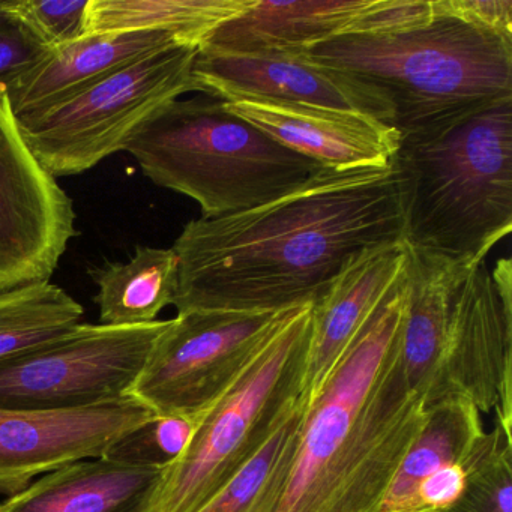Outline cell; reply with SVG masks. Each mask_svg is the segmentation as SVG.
Returning <instances> with one entry per match:
<instances>
[{
  "mask_svg": "<svg viewBox=\"0 0 512 512\" xmlns=\"http://www.w3.org/2000/svg\"><path fill=\"white\" fill-rule=\"evenodd\" d=\"M406 181L383 169H322L250 211L185 224L173 307L283 311L314 304L365 248L404 239Z\"/></svg>",
  "mask_w": 512,
  "mask_h": 512,
  "instance_id": "cell-1",
  "label": "cell"
},
{
  "mask_svg": "<svg viewBox=\"0 0 512 512\" xmlns=\"http://www.w3.org/2000/svg\"><path fill=\"white\" fill-rule=\"evenodd\" d=\"M406 295L404 266L305 409L274 512H380L427 416L401 358Z\"/></svg>",
  "mask_w": 512,
  "mask_h": 512,
  "instance_id": "cell-2",
  "label": "cell"
},
{
  "mask_svg": "<svg viewBox=\"0 0 512 512\" xmlns=\"http://www.w3.org/2000/svg\"><path fill=\"white\" fill-rule=\"evenodd\" d=\"M404 244L475 268L512 229V95L403 134Z\"/></svg>",
  "mask_w": 512,
  "mask_h": 512,
  "instance_id": "cell-3",
  "label": "cell"
},
{
  "mask_svg": "<svg viewBox=\"0 0 512 512\" xmlns=\"http://www.w3.org/2000/svg\"><path fill=\"white\" fill-rule=\"evenodd\" d=\"M376 91L400 136L512 95V40L448 13L391 31L337 37L304 53Z\"/></svg>",
  "mask_w": 512,
  "mask_h": 512,
  "instance_id": "cell-4",
  "label": "cell"
},
{
  "mask_svg": "<svg viewBox=\"0 0 512 512\" xmlns=\"http://www.w3.org/2000/svg\"><path fill=\"white\" fill-rule=\"evenodd\" d=\"M124 152L155 185L193 199L203 218L265 205L322 170L209 95L164 104L131 134Z\"/></svg>",
  "mask_w": 512,
  "mask_h": 512,
  "instance_id": "cell-5",
  "label": "cell"
},
{
  "mask_svg": "<svg viewBox=\"0 0 512 512\" xmlns=\"http://www.w3.org/2000/svg\"><path fill=\"white\" fill-rule=\"evenodd\" d=\"M313 304L292 308L163 470L149 512H199L262 451L301 401Z\"/></svg>",
  "mask_w": 512,
  "mask_h": 512,
  "instance_id": "cell-6",
  "label": "cell"
},
{
  "mask_svg": "<svg viewBox=\"0 0 512 512\" xmlns=\"http://www.w3.org/2000/svg\"><path fill=\"white\" fill-rule=\"evenodd\" d=\"M197 53L194 44H172L55 106L16 116L23 139L56 179L88 172L124 151L164 104L196 92Z\"/></svg>",
  "mask_w": 512,
  "mask_h": 512,
  "instance_id": "cell-7",
  "label": "cell"
},
{
  "mask_svg": "<svg viewBox=\"0 0 512 512\" xmlns=\"http://www.w3.org/2000/svg\"><path fill=\"white\" fill-rule=\"evenodd\" d=\"M169 323H80L44 346L0 362V407L70 410L130 397Z\"/></svg>",
  "mask_w": 512,
  "mask_h": 512,
  "instance_id": "cell-8",
  "label": "cell"
},
{
  "mask_svg": "<svg viewBox=\"0 0 512 512\" xmlns=\"http://www.w3.org/2000/svg\"><path fill=\"white\" fill-rule=\"evenodd\" d=\"M290 310L178 313L155 341L131 397L155 415L199 424Z\"/></svg>",
  "mask_w": 512,
  "mask_h": 512,
  "instance_id": "cell-9",
  "label": "cell"
},
{
  "mask_svg": "<svg viewBox=\"0 0 512 512\" xmlns=\"http://www.w3.org/2000/svg\"><path fill=\"white\" fill-rule=\"evenodd\" d=\"M76 220L73 199L23 139L0 85V290L50 281Z\"/></svg>",
  "mask_w": 512,
  "mask_h": 512,
  "instance_id": "cell-10",
  "label": "cell"
},
{
  "mask_svg": "<svg viewBox=\"0 0 512 512\" xmlns=\"http://www.w3.org/2000/svg\"><path fill=\"white\" fill-rule=\"evenodd\" d=\"M154 416L131 395L83 409L0 407V494L14 496L37 476L103 457L113 443Z\"/></svg>",
  "mask_w": 512,
  "mask_h": 512,
  "instance_id": "cell-11",
  "label": "cell"
},
{
  "mask_svg": "<svg viewBox=\"0 0 512 512\" xmlns=\"http://www.w3.org/2000/svg\"><path fill=\"white\" fill-rule=\"evenodd\" d=\"M433 0H256L215 29L199 50L215 53H305L337 37L391 31L424 19Z\"/></svg>",
  "mask_w": 512,
  "mask_h": 512,
  "instance_id": "cell-12",
  "label": "cell"
},
{
  "mask_svg": "<svg viewBox=\"0 0 512 512\" xmlns=\"http://www.w3.org/2000/svg\"><path fill=\"white\" fill-rule=\"evenodd\" d=\"M512 308L497 292L487 263L464 280L446 335L440 401L466 397L479 412L511 428Z\"/></svg>",
  "mask_w": 512,
  "mask_h": 512,
  "instance_id": "cell-13",
  "label": "cell"
},
{
  "mask_svg": "<svg viewBox=\"0 0 512 512\" xmlns=\"http://www.w3.org/2000/svg\"><path fill=\"white\" fill-rule=\"evenodd\" d=\"M196 92L223 101L260 100L326 107L370 116L392 127L391 107L368 86L304 53H215L199 50Z\"/></svg>",
  "mask_w": 512,
  "mask_h": 512,
  "instance_id": "cell-14",
  "label": "cell"
},
{
  "mask_svg": "<svg viewBox=\"0 0 512 512\" xmlns=\"http://www.w3.org/2000/svg\"><path fill=\"white\" fill-rule=\"evenodd\" d=\"M224 103L233 115L322 169H383L394 163L400 146L395 128L359 113L278 101Z\"/></svg>",
  "mask_w": 512,
  "mask_h": 512,
  "instance_id": "cell-15",
  "label": "cell"
},
{
  "mask_svg": "<svg viewBox=\"0 0 512 512\" xmlns=\"http://www.w3.org/2000/svg\"><path fill=\"white\" fill-rule=\"evenodd\" d=\"M404 241L365 248L329 284L311 310V338L301 400L313 403L329 371L358 334L388 290L403 274Z\"/></svg>",
  "mask_w": 512,
  "mask_h": 512,
  "instance_id": "cell-16",
  "label": "cell"
},
{
  "mask_svg": "<svg viewBox=\"0 0 512 512\" xmlns=\"http://www.w3.org/2000/svg\"><path fill=\"white\" fill-rule=\"evenodd\" d=\"M175 43L167 32L142 31L92 35L50 50L43 61L5 85L14 115L55 106L116 71Z\"/></svg>",
  "mask_w": 512,
  "mask_h": 512,
  "instance_id": "cell-17",
  "label": "cell"
},
{
  "mask_svg": "<svg viewBox=\"0 0 512 512\" xmlns=\"http://www.w3.org/2000/svg\"><path fill=\"white\" fill-rule=\"evenodd\" d=\"M400 349L407 382L425 404L440 401V368L452 310L473 268L407 247Z\"/></svg>",
  "mask_w": 512,
  "mask_h": 512,
  "instance_id": "cell-18",
  "label": "cell"
},
{
  "mask_svg": "<svg viewBox=\"0 0 512 512\" xmlns=\"http://www.w3.org/2000/svg\"><path fill=\"white\" fill-rule=\"evenodd\" d=\"M163 470L103 457L77 461L0 502V512H149Z\"/></svg>",
  "mask_w": 512,
  "mask_h": 512,
  "instance_id": "cell-19",
  "label": "cell"
},
{
  "mask_svg": "<svg viewBox=\"0 0 512 512\" xmlns=\"http://www.w3.org/2000/svg\"><path fill=\"white\" fill-rule=\"evenodd\" d=\"M487 430L482 413L466 397H449L427 406L421 434L404 457L380 512H419V485L448 464H469Z\"/></svg>",
  "mask_w": 512,
  "mask_h": 512,
  "instance_id": "cell-20",
  "label": "cell"
},
{
  "mask_svg": "<svg viewBox=\"0 0 512 512\" xmlns=\"http://www.w3.org/2000/svg\"><path fill=\"white\" fill-rule=\"evenodd\" d=\"M254 2L256 0H89L85 37L157 31L200 47L215 29L247 13Z\"/></svg>",
  "mask_w": 512,
  "mask_h": 512,
  "instance_id": "cell-21",
  "label": "cell"
},
{
  "mask_svg": "<svg viewBox=\"0 0 512 512\" xmlns=\"http://www.w3.org/2000/svg\"><path fill=\"white\" fill-rule=\"evenodd\" d=\"M98 293L100 323L136 326L157 322L173 305L178 289V257L172 248L137 247L128 262L89 269Z\"/></svg>",
  "mask_w": 512,
  "mask_h": 512,
  "instance_id": "cell-22",
  "label": "cell"
},
{
  "mask_svg": "<svg viewBox=\"0 0 512 512\" xmlns=\"http://www.w3.org/2000/svg\"><path fill=\"white\" fill-rule=\"evenodd\" d=\"M83 314L82 304L52 281L0 290V362L68 334Z\"/></svg>",
  "mask_w": 512,
  "mask_h": 512,
  "instance_id": "cell-23",
  "label": "cell"
},
{
  "mask_svg": "<svg viewBox=\"0 0 512 512\" xmlns=\"http://www.w3.org/2000/svg\"><path fill=\"white\" fill-rule=\"evenodd\" d=\"M304 416L301 400L262 451L199 512H274L298 449Z\"/></svg>",
  "mask_w": 512,
  "mask_h": 512,
  "instance_id": "cell-24",
  "label": "cell"
},
{
  "mask_svg": "<svg viewBox=\"0 0 512 512\" xmlns=\"http://www.w3.org/2000/svg\"><path fill=\"white\" fill-rule=\"evenodd\" d=\"M463 496L445 512H512V431L499 421L467 464Z\"/></svg>",
  "mask_w": 512,
  "mask_h": 512,
  "instance_id": "cell-25",
  "label": "cell"
},
{
  "mask_svg": "<svg viewBox=\"0 0 512 512\" xmlns=\"http://www.w3.org/2000/svg\"><path fill=\"white\" fill-rule=\"evenodd\" d=\"M196 425L179 416H154L113 443L103 458L128 466L166 469L181 455Z\"/></svg>",
  "mask_w": 512,
  "mask_h": 512,
  "instance_id": "cell-26",
  "label": "cell"
},
{
  "mask_svg": "<svg viewBox=\"0 0 512 512\" xmlns=\"http://www.w3.org/2000/svg\"><path fill=\"white\" fill-rule=\"evenodd\" d=\"M4 4L50 50L68 46L85 37L89 0H4Z\"/></svg>",
  "mask_w": 512,
  "mask_h": 512,
  "instance_id": "cell-27",
  "label": "cell"
},
{
  "mask_svg": "<svg viewBox=\"0 0 512 512\" xmlns=\"http://www.w3.org/2000/svg\"><path fill=\"white\" fill-rule=\"evenodd\" d=\"M49 53V47L0 0V85H7Z\"/></svg>",
  "mask_w": 512,
  "mask_h": 512,
  "instance_id": "cell-28",
  "label": "cell"
},
{
  "mask_svg": "<svg viewBox=\"0 0 512 512\" xmlns=\"http://www.w3.org/2000/svg\"><path fill=\"white\" fill-rule=\"evenodd\" d=\"M440 4L464 22L512 40L511 0H440Z\"/></svg>",
  "mask_w": 512,
  "mask_h": 512,
  "instance_id": "cell-29",
  "label": "cell"
}]
</instances>
